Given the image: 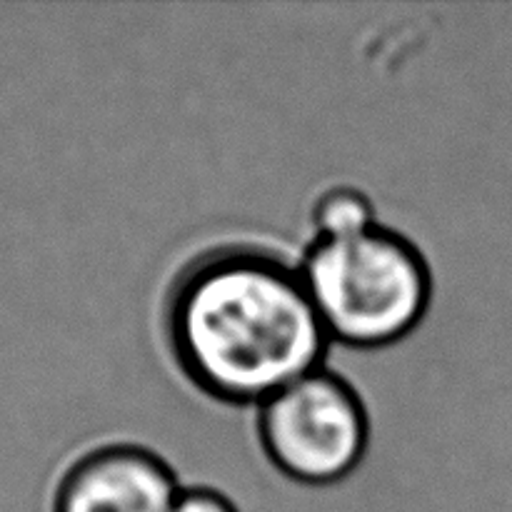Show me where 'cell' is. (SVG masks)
Instances as JSON below:
<instances>
[{"mask_svg":"<svg viewBox=\"0 0 512 512\" xmlns=\"http://www.w3.org/2000/svg\"><path fill=\"white\" fill-rule=\"evenodd\" d=\"M175 470L150 448L110 443L80 455L58 480L53 512H170Z\"/></svg>","mask_w":512,"mask_h":512,"instance_id":"277c9868","label":"cell"},{"mask_svg":"<svg viewBox=\"0 0 512 512\" xmlns=\"http://www.w3.org/2000/svg\"><path fill=\"white\" fill-rule=\"evenodd\" d=\"M170 512H238L233 500L225 498L223 493L210 488H180Z\"/></svg>","mask_w":512,"mask_h":512,"instance_id":"8992f818","label":"cell"},{"mask_svg":"<svg viewBox=\"0 0 512 512\" xmlns=\"http://www.w3.org/2000/svg\"><path fill=\"white\" fill-rule=\"evenodd\" d=\"M258 435L270 463L303 485H333L363 460L370 420L358 390L323 365L260 405Z\"/></svg>","mask_w":512,"mask_h":512,"instance_id":"3957f363","label":"cell"},{"mask_svg":"<svg viewBox=\"0 0 512 512\" xmlns=\"http://www.w3.org/2000/svg\"><path fill=\"white\" fill-rule=\"evenodd\" d=\"M298 268L328 338L350 348L400 343L433 298L423 250L380 223L350 238H315Z\"/></svg>","mask_w":512,"mask_h":512,"instance_id":"7a4b0ae2","label":"cell"},{"mask_svg":"<svg viewBox=\"0 0 512 512\" xmlns=\"http://www.w3.org/2000/svg\"><path fill=\"white\" fill-rule=\"evenodd\" d=\"M315 238L335 240L360 235L378 225L373 200L353 185L328 188L310 210Z\"/></svg>","mask_w":512,"mask_h":512,"instance_id":"5b68a950","label":"cell"},{"mask_svg":"<svg viewBox=\"0 0 512 512\" xmlns=\"http://www.w3.org/2000/svg\"><path fill=\"white\" fill-rule=\"evenodd\" d=\"M163 335L180 373L230 405H263L313 373L330 340L300 268L258 243L190 258L165 293Z\"/></svg>","mask_w":512,"mask_h":512,"instance_id":"6da1fadb","label":"cell"}]
</instances>
